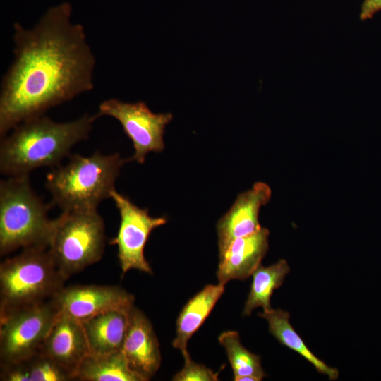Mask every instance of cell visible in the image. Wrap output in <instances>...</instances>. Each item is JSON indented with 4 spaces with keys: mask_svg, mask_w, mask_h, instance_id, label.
<instances>
[{
    "mask_svg": "<svg viewBox=\"0 0 381 381\" xmlns=\"http://www.w3.org/2000/svg\"><path fill=\"white\" fill-rule=\"evenodd\" d=\"M63 2L32 28L13 25V60L2 77L0 135L20 122L94 88L95 55L84 28Z\"/></svg>",
    "mask_w": 381,
    "mask_h": 381,
    "instance_id": "obj_1",
    "label": "cell"
},
{
    "mask_svg": "<svg viewBox=\"0 0 381 381\" xmlns=\"http://www.w3.org/2000/svg\"><path fill=\"white\" fill-rule=\"evenodd\" d=\"M96 120L85 114L68 122H56L42 114L16 125L1 138L0 171L9 176L26 175L33 169L56 167L70 155L76 143L88 138Z\"/></svg>",
    "mask_w": 381,
    "mask_h": 381,
    "instance_id": "obj_2",
    "label": "cell"
},
{
    "mask_svg": "<svg viewBox=\"0 0 381 381\" xmlns=\"http://www.w3.org/2000/svg\"><path fill=\"white\" fill-rule=\"evenodd\" d=\"M127 162L129 159L118 153L70 155L66 164L54 167L47 175L51 205L62 212L97 210L102 200L111 198L120 169Z\"/></svg>",
    "mask_w": 381,
    "mask_h": 381,
    "instance_id": "obj_3",
    "label": "cell"
},
{
    "mask_svg": "<svg viewBox=\"0 0 381 381\" xmlns=\"http://www.w3.org/2000/svg\"><path fill=\"white\" fill-rule=\"evenodd\" d=\"M48 210L49 205L32 189L28 174L1 180V255L20 248H48L54 229Z\"/></svg>",
    "mask_w": 381,
    "mask_h": 381,
    "instance_id": "obj_4",
    "label": "cell"
},
{
    "mask_svg": "<svg viewBox=\"0 0 381 381\" xmlns=\"http://www.w3.org/2000/svg\"><path fill=\"white\" fill-rule=\"evenodd\" d=\"M66 280L48 248H23L0 265V316L50 300Z\"/></svg>",
    "mask_w": 381,
    "mask_h": 381,
    "instance_id": "obj_5",
    "label": "cell"
},
{
    "mask_svg": "<svg viewBox=\"0 0 381 381\" xmlns=\"http://www.w3.org/2000/svg\"><path fill=\"white\" fill-rule=\"evenodd\" d=\"M105 239L104 222L97 210L66 211L54 219L48 248L68 279L101 260Z\"/></svg>",
    "mask_w": 381,
    "mask_h": 381,
    "instance_id": "obj_6",
    "label": "cell"
},
{
    "mask_svg": "<svg viewBox=\"0 0 381 381\" xmlns=\"http://www.w3.org/2000/svg\"><path fill=\"white\" fill-rule=\"evenodd\" d=\"M58 314L50 299L0 316L1 365L26 360L38 352Z\"/></svg>",
    "mask_w": 381,
    "mask_h": 381,
    "instance_id": "obj_7",
    "label": "cell"
},
{
    "mask_svg": "<svg viewBox=\"0 0 381 381\" xmlns=\"http://www.w3.org/2000/svg\"><path fill=\"white\" fill-rule=\"evenodd\" d=\"M94 116L96 119L109 116L121 123L135 150L129 160L140 164L145 162L149 152H160L164 149L165 127L173 119L171 113H154L143 102L129 103L115 98L100 103Z\"/></svg>",
    "mask_w": 381,
    "mask_h": 381,
    "instance_id": "obj_8",
    "label": "cell"
},
{
    "mask_svg": "<svg viewBox=\"0 0 381 381\" xmlns=\"http://www.w3.org/2000/svg\"><path fill=\"white\" fill-rule=\"evenodd\" d=\"M120 214L116 236L110 243L116 245L123 276L132 269L150 274L152 270L144 255L151 232L167 222L166 217H151L147 208H140L114 190L111 195Z\"/></svg>",
    "mask_w": 381,
    "mask_h": 381,
    "instance_id": "obj_9",
    "label": "cell"
},
{
    "mask_svg": "<svg viewBox=\"0 0 381 381\" xmlns=\"http://www.w3.org/2000/svg\"><path fill=\"white\" fill-rule=\"evenodd\" d=\"M51 299L59 314L80 322L108 311L129 312L135 301L120 286L95 284L64 286Z\"/></svg>",
    "mask_w": 381,
    "mask_h": 381,
    "instance_id": "obj_10",
    "label": "cell"
},
{
    "mask_svg": "<svg viewBox=\"0 0 381 381\" xmlns=\"http://www.w3.org/2000/svg\"><path fill=\"white\" fill-rule=\"evenodd\" d=\"M272 195L270 186L257 182L253 187L240 193L227 212L217 222L219 258L236 239L258 231L260 208L266 205Z\"/></svg>",
    "mask_w": 381,
    "mask_h": 381,
    "instance_id": "obj_11",
    "label": "cell"
},
{
    "mask_svg": "<svg viewBox=\"0 0 381 381\" xmlns=\"http://www.w3.org/2000/svg\"><path fill=\"white\" fill-rule=\"evenodd\" d=\"M121 351L130 368L145 381L150 380L160 367L159 344L152 323L134 306L128 314Z\"/></svg>",
    "mask_w": 381,
    "mask_h": 381,
    "instance_id": "obj_12",
    "label": "cell"
},
{
    "mask_svg": "<svg viewBox=\"0 0 381 381\" xmlns=\"http://www.w3.org/2000/svg\"><path fill=\"white\" fill-rule=\"evenodd\" d=\"M38 352L57 363L74 380L78 367L90 353L82 322L58 314Z\"/></svg>",
    "mask_w": 381,
    "mask_h": 381,
    "instance_id": "obj_13",
    "label": "cell"
},
{
    "mask_svg": "<svg viewBox=\"0 0 381 381\" xmlns=\"http://www.w3.org/2000/svg\"><path fill=\"white\" fill-rule=\"evenodd\" d=\"M269 235V230L261 227L250 235L234 240L219 258L217 271L219 283L243 280L252 275L267 252Z\"/></svg>",
    "mask_w": 381,
    "mask_h": 381,
    "instance_id": "obj_14",
    "label": "cell"
},
{
    "mask_svg": "<svg viewBox=\"0 0 381 381\" xmlns=\"http://www.w3.org/2000/svg\"><path fill=\"white\" fill-rule=\"evenodd\" d=\"M224 285L208 284L183 306L176 320V337L172 346L181 351L184 359L190 358L188 340L205 321L224 292Z\"/></svg>",
    "mask_w": 381,
    "mask_h": 381,
    "instance_id": "obj_15",
    "label": "cell"
},
{
    "mask_svg": "<svg viewBox=\"0 0 381 381\" xmlns=\"http://www.w3.org/2000/svg\"><path fill=\"white\" fill-rule=\"evenodd\" d=\"M129 312L108 311L82 322L90 353L107 354L121 350Z\"/></svg>",
    "mask_w": 381,
    "mask_h": 381,
    "instance_id": "obj_16",
    "label": "cell"
},
{
    "mask_svg": "<svg viewBox=\"0 0 381 381\" xmlns=\"http://www.w3.org/2000/svg\"><path fill=\"white\" fill-rule=\"evenodd\" d=\"M74 380L145 381L130 368L121 350L107 354L90 353L78 367Z\"/></svg>",
    "mask_w": 381,
    "mask_h": 381,
    "instance_id": "obj_17",
    "label": "cell"
},
{
    "mask_svg": "<svg viewBox=\"0 0 381 381\" xmlns=\"http://www.w3.org/2000/svg\"><path fill=\"white\" fill-rule=\"evenodd\" d=\"M258 315L267 321L270 334L282 345L299 353L310 363L318 373L327 375L329 380H335L338 378L339 370L327 365L306 346L290 324V315L288 312L281 309H272L269 311H263Z\"/></svg>",
    "mask_w": 381,
    "mask_h": 381,
    "instance_id": "obj_18",
    "label": "cell"
},
{
    "mask_svg": "<svg viewBox=\"0 0 381 381\" xmlns=\"http://www.w3.org/2000/svg\"><path fill=\"white\" fill-rule=\"evenodd\" d=\"M289 271L288 262L284 259L267 267L260 264L252 274L253 282L243 315H250L258 307H262L265 312L272 310L271 296L274 291L282 285Z\"/></svg>",
    "mask_w": 381,
    "mask_h": 381,
    "instance_id": "obj_19",
    "label": "cell"
},
{
    "mask_svg": "<svg viewBox=\"0 0 381 381\" xmlns=\"http://www.w3.org/2000/svg\"><path fill=\"white\" fill-rule=\"evenodd\" d=\"M224 348L234 372V380L260 381L265 376L260 357L246 349L236 331H225L218 337Z\"/></svg>",
    "mask_w": 381,
    "mask_h": 381,
    "instance_id": "obj_20",
    "label": "cell"
},
{
    "mask_svg": "<svg viewBox=\"0 0 381 381\" xmlns=\"http://www.w3.org/2000/svg\"><path fill=\"white\" fill-rule=\"evenodd\" d=\"M26 361L30 381L73 380L71 375L44 355L37 352Z\"/></svg>",
    "mask_w": 381,
    "mask_h": 381,
    "instance_id": "obj_21",
    "label": "cell"
},
{
    "mask_svg": "<svg viewBox=\"0 0 381 381\" xmlns=\"http://www.w3.org/2000/svg\"><path fill=\"white\" fill-rule=\"evenodd\" d=\"M219 373L202 364L195 363L191 358L184 359L183 368L172 378L174 381H217Z\"/></svg>",
    "mask_w": 381,
    "mask_h": 381,
    "instance_id": "obj_22",
    "label": "cell"
},
{
    "mask_svg": "<svg viewBox=\"0 0 381 381\" xmlns=\"http://www.w3.org/2000/svg\"><path fill=\"white\" fill-rule=\"evenodd\" d=\"M0 380L3 381H30L26 361L1 365Z\"/></svg>",
    "mask_w": 381,
    "mask_h": 381,
    "instance_id": "obj_23",
    "label": "cell"
},
{
    "mask_svg": "<svg viewBox=\"0 0 381 381\" xmlns=\"http://www.w3.org/2000/svg\"><path fill=\"white\" fill-rule=\"evenodd\" d=\"M381 11V0H364L361 7L359 18L364 21L373 17Z\"/></svg>",
    "mask_w": 381,
    "mask_h": 381,
    "instance_id": "obj_24",
    "label": "cell"
}]
</instances>
